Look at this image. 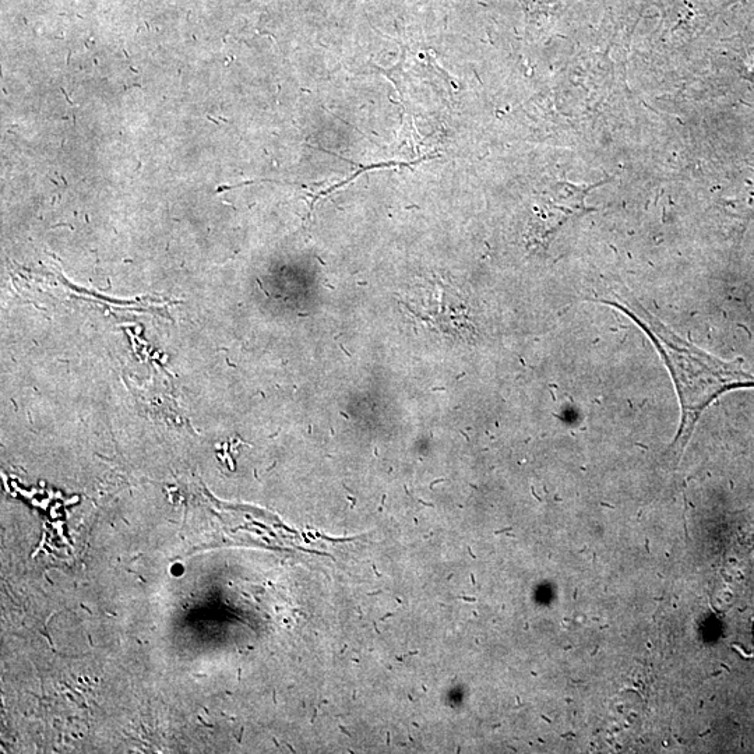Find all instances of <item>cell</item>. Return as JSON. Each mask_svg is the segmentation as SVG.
I'll list each match as a JSON object with an SVG mask.
<instances>
[{
	"label": "cell",
	"instance_id": "52a82bcc",
	"mask_svg": "<svg viewBox=\"0 0 754 754\" xmlns=\"http://www.w3.org/2000/svg\"><path fill=\"white\" fill-rule=\"evenodd\" d=\"M387 745H390V734L387 732Z\"/></svg>",
	"mask_w": 754,
	"mask_h": 754
},
{
	"label": "cell",
	"instance_id": "5b68a950",
	"mask_svg": "<svg viewBox=\"0 0 754 754\" xmlns=\"http://www.w3.org/2000/svg\"><path fill=\"white\" fill-rule=\"evenodd\" d=\"M373 570H375V573H376L377 577H382V574H380L379 572H377V569H376L375 565H373Z\"/></svg>",
	"mask_w": 754,
	"mask_h": 754
},
{
	"label": "cell",
	"instance_id": "277c9868",
	"mask_svg": "<svg viewBox=\"0 0 754 754\" xmlns=\"http://www.w3.org/2000/svg\"><path fill=\"white\" fill-rule=\"evenodd\" d=\"M393 616H394V613H387V615H386V616H383L382 620H386V619H389V618H393Z\"/></svg>",
	"mask_w": 754,
	"mask_h": 754
},
{
	"label": "cell",
	"instance_id": "7a4b0ae2",
	"mask_svg": "<svg viewBox=\"0 0 754 754\" xmlns=\"http://www.w3.org/2000/svg\"><path fill=\"white\" fill-rule=\"evenodd\" d=\"M460 600L467 601V602H475L477 601V598L460 597Z\"/></svg>",
	"mask_w": 754,
	"mask_h": 754
},
{
	"label": "cell",
	"instance_id": "6da1fadb",
	"mask_svg": "<svg viewBox=\"0 0 754 754\" xmlns=\"http://www.w3.org/2000/svg\"><path fill=\"white\" fill-rule=\"evenodd\" d=\"M600 301L629 316L650 337L671 372L682 411L675 446L686 445L701 414L722 394L750 387L754 389V375L743 368L742 359L722 361L700 350L651 315L633 297L616 294Z\"/></svg>",
	"mask_w": 754,
	"mask_h": 754
},
{
	"label": "cell",
	"instance_id": "8992f818",
	"mask_svg": "<svg viewBox=\"0 0 754 754\" xmlns=\"http://www.w3.org/2000/svg\"><path fill=\"white\" fill-rule=\"evenodd\" d=\"M471 580H472V584H474L475 586V584H477V581H475L474 574H471Z\"/></svg>",
	"mask_w": 754,
	"mask_h": 754
},
{
	"label": "cell",
	"instance_id": "3957f363",
	"mask_svg": "<svg viewBox=\"0 0 754 754\" xmlns=\"http://www.w3.org/2000/svg\"><path fill=\"white\" fill-rule=\"evenodd\" d=\"M340 731L343 732V734L350 736L351 738L352 735L350 734V732L347 731V729L343 727V725H341Z\"/></svg>",
	"mask_w": 754,
	"mask_h": 754
}]
</instances>
